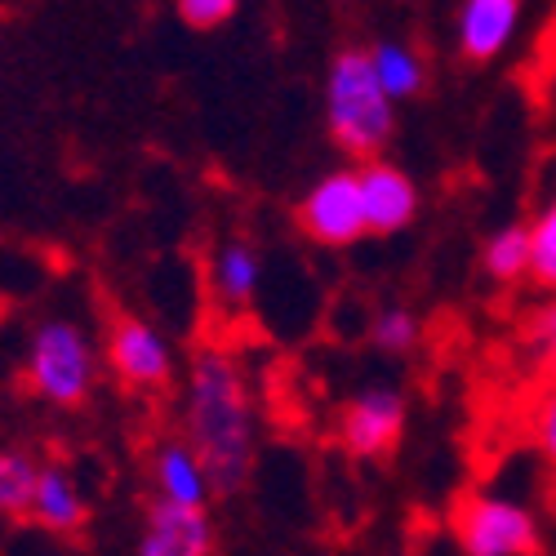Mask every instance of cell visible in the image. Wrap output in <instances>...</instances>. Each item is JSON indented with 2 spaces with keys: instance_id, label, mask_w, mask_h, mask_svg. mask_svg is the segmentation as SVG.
I'll return each instance as SVG.
<instances>
[{
  "instance_id": "cell-1",
  "label": "cell",
  "mask_w": 556,
  "mask_h": 556,
  "mask_svg": "<svg viewBox=\"0 0 556 556\" xmlns=\"http://www.w3.org/2000/svg\"><path fill=\"white\" fill-rule=\"evenodd\" d=\"M182 441H188L218 494H241L258 463V405L245 379V361L223 348L205 343L192 352L182 375Z\"/></svg>"
},
{
  "instance_id": "cell-2",
  "label": "cell",
  "mask_w": 556,
  "mask_h": 556,
  "mask_svg": "<svg viewBox=\"0 0 556 556\" xmlns=\"http://www.w3.org/2000/svg\"><path fill=\"white\" fill-rule=\"evenodd\" d=\"M326 129L348 156H361V165L379 161L392 143L396 103L383 94L365 50L334 54L326 72Z\"/></svg>"
},
{
  "instance_id": "cell-3",
  "label": "cell",
  "mask_w": 556,
  "mask_h": 556,
  "mask_svg": "<svg viewBox=\"0 0 556 556\" xmlns=\"http://www.w3.org/2000/svg\"><path fill=\"white\" fill-rule=\"evenodd\" d=\"M103 361L89 330L72 316H45L23 343V383L54 409H80L99 388Z\"/></svg>"
},
{
  "instance_id": "cell-4",
  "label": "cell",
  "mask_w": 556,
  "mask_h": 556,
  "mask_svg": "<svg viewBox=\"0 0 556 556\" xmlns=\"http://www.w3.org/2000/svg\"><path fill=\"white\" fill-rule=\"evenodd\" d=\"M450 534L463 556H539L543 530L526 503L507 494H468L454 503Z\"/></svg>"
},
{
  "instance_id": "cell-5",
  "label": "cell",
  "mask_w": 556,
  "mask_h": 556,
  "mask_svg": "<svg viewBox=\"0 0 556 556\" xmlns=\"http://www.w3.org/2000/svg\"><path fill=\"white\" fill-rule=\"evenodd\" d=\"M108 369L129 392H165L178 375L174 348L148 316H112L108 326Z\"/></svg>"
},
{
  "instance_id": "cell-6",
  "label": "cell",
  "mask_w": 556,
  "mask_h": 556,
  "mask_svg": "<svg viewBox=\"0 0 556 556\" xmlns=\"http://www.w3.org/2000/svg\"><path fill=\"white\" fill-rule=\"evenodd\" d=\"M405 419H409L405 396L388 383H369L343 401L334 437L352 458H388L405 437Z\"/></svg>"
},
{
  "instance_id": "cell-7",
  "label": "cell",
  "mask_w": 556,
  "mask_h": 556,
  "mask_svg": "<svg viewBox=\"0 0 556 556\" xmlns=\"http://www.w3.org/2000/svg\"><path fill=\"white\" fill-rule=\"evenodd\" d=\"M299 231L312 245L326 250H348L361 237H369L356 192V169H334L312 182L307 197L299 201Z\"/></svg>"
},
{
  "instance_id": "cell-8",
  "label": "cell",
  "mask_w": 556,
  "mask_h": 556,
  "mask_svg": "<svg viewBox=\"0 0 556 556\" xmlns=\"http://www.w3.org/2000/svg\"><path fill=\"white\" fill-rule=\"evenodd\" d=\"M356 192L369 237H396L419 218V182L383 156L356 165Z\"/></svg>"
},
{
  "instance_id": "cell-9",
  "label": "cell",
  "mask_w": 556,
  "mask_h": 556,
  "mask_svg": "<svg viewBox=\"0 0 556 556\" xmlns=\"http://www.w3.org/2000/svg\"><path fill=\"white\" fill-rule=\"evenodd\" d=\"M218 534L210 521V507H148L143 530H138V556H214Z\"/></svg>"
},
{
  "instance_id": "cell-10",
  "label": "cell",
  "mask_w": 556,
  "mask_h": 556,
  "mask_svg": "<svg viewBox=\"0 0 556 556\" xmlns=\"http://www.w3.org/2000/svg\"><path fill=\"white\" fill-rule=\"evenodd\" d=\"M526 0H458L454 45L468 63H494L521 27Z\"/></svg>"
},
{
  "instance_id": "cell-11",
  "label": "cell",
  "mask_w": 556,
  "mask_h": 556,
  "mask_svg": "<svg viewBox=\"0 0 556 556\" xmlns=\"http://www.w3.org/2000/svg\"><path fill=\"white\" fill-rule=\"evenodd\" d=\"M148 472H152L156 503H169V507H210V498H214V485H210V472H205L201 454L182 437H161L152 445Z\"/></svg>"
},
{
  "instance_id": "cell-12",
  "label": "cell",
  "mask_w": 556,
  "mask_h": 556,
  "mask_svg": "<svg viewBox=\"0 0 556 556\" xmlns=\"http://www.w3.org/2000/svg\"><path fill=\"white\" fill-rule=\"evenodd\" d=\"M205 276H210V294H214L218 307L245 312V307L258 299V290H263L267 263H263V250H258L250 237H223V241L210 250Z\"/></svg>"
},
{
  "instance_id": "cell-13",
  "label": "cell",
  "mask_w": 556,
  "mask_h": 556,
  "mask_svg": "<svg viewBox=\"0 0 556 556\" xmlns=\"http://www.w3.org/2000/svg\"><path fill=\"white\" fill-rule=\"evenodd\" d=\"M27 521H36L40 530H50V534H63V539H72V534L85 530L89 498H85L80 481L72 477V468H63V463H40Z\"/></svg>"
},
{
  "instance_id": "cell-14",
  "label": "cell",
  "mask_w": 556,
  "mask_h": 556,
  "mask_svg": "<svg viewBox=\"0 0 556 556\" xmlns=\"http://www.w3.org/2000/svg\"><path fill=\"white\" fill-rule=\"evenodd\" d=\"M365 54H369V67H375L383 94L392 103H405V99H419L424 94L428 63H424V54L414 50V45H405V40H379V45H369Z\"/></svg>"
},
{
  "instance_id": "cell-15",
  "label": "cell",
  "mask_w": 556,
  "mask_h": 556,
  "mask_svg": "<svg viewBox=\"0 0 556 556\" xmlns=\"http://www.w3.org/2000/svg\"><path fill=\"white\" fill-rule=\"evenodd\" d=\"M481 267L490 281L498 286H517L530 276V227L526 223H513V227H498L494 237L485 241L481 250Z\"/></svg>"
},
{
  "instance_id": "cell-16",
  "label": "cell",
  "mask_w": 556,
  "mask_h": 556,
  "mask_svg": "<svg viewBox=\"0 0 556 556\" xmlns=\"http://www.w3.org/2000/svg\"><path fill=\"white\" fill-rule=\"evenodd\" d=\"M36 477H40V458L23 445H0V517H23L36 494Z\"/></svg>"
},
{
  "instance_id": "cell-17",
  "label": "cell",
  "mask_w": 556,
  "mask_h": 556,
  "mask_svg": "<svg viewBox=\"0 0 556 556\" xmlns=\"http://www.w3.org/2000/svg\"><path fill=\"white\" fill-rule=\"evenodd\" d=\"M365 334H369V343H375V352H383V356H405V352L419 348L424 326H419V316H414L409 307L392 303V307H379V312H375V320H369Z\"/></svg>"
},
{
  "instance_id": "cell-18",
  "label": "cell",
  "mask_w": 556,
  "mask_h": 556,
  "mask_svg": "<svg viewBox=\"0 0 556 556\" xmlns=\"http://www.w3.org/2000/svg\"><path fill=\"white\" fill-rule=\"evenodd\" d=\"M526 227H530V281L556 294V197Z\"/></svg>"
},
{
  "instance_id": "cell-19",
  "label": "cell",
  "mask_w": 556,
  "mask_h": 556,
  "mask_svg": "<svg viewBox=\"0 0 556 556\" xmlns=\"http://www.w3.org/2000/svg\"><path fill=\"white\" fill-rule=\"evenodd\" d=\"M237 10H241V0H178V18L197 31H214V27L231 23Z\"/></svg>"
},
{
  "instance_id": "cell-20",
  "label": "cell",
  "mask_w": 556,
  "mask_h": 556,
  "mask_svg": "<svg viewBox=\"0 0 556 556\" xmlns=\"http://www.w3.org/2000/svg\"><path fill=\"white\" fill-rule=\"evenodd\" d=\"M534 445H539V454L556 468V379L543 388V396L534 405Z\"/></svg>"
},
{
  "instance_id": "cell-21",
  "label": "cell",
  "mask_w": 556,
  "mask_h": 556,
  "mask_svg": "<svg viewBox=\"0 0 556 556\" xmlns=\"http://www.w3.org/2000/svg\"><path fill=\"white\" fill-rule=\"evenodd\" d=\"M526 339H530L534 356H543L547 365H556V299H547V303L534 312Z\"/></svg>"
}]
</instances>
